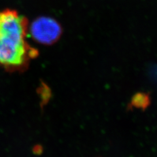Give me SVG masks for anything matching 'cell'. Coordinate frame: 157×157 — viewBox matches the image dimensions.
<instances>
[{
    "instance_id": "cell-1",
    "label": "cell",
    "mask_w": 157,
    "mask_h": 157,
    "mask_svg": "<svg viewBox=\"0 0 157 157\" xmlns=\"http://www.w3.org/2000/svg\"><path fill=\"white\" fill-rule=\"evenodd\" d=\"M28 28V19L17 11H0V64L19 68L37 56V51L26 41Z\"/></svg>"
},
{
    "instance_id": "cell-2",
    "label": "cell",
    "mask_w": 157,
    "mask_h": 157,
    "mask_svg": "<svg viewBox=\"0 0 157 157\" xmlns=\"http://www.w3.org/2000/svg\"><path fill=\"white\" fill-rule=\"evenodd\" d=\"M34 41L44 45H52L61 37L63 29L56 19L41 16L33 20L28 28Z\"/></svg>"
}]
</instances>
